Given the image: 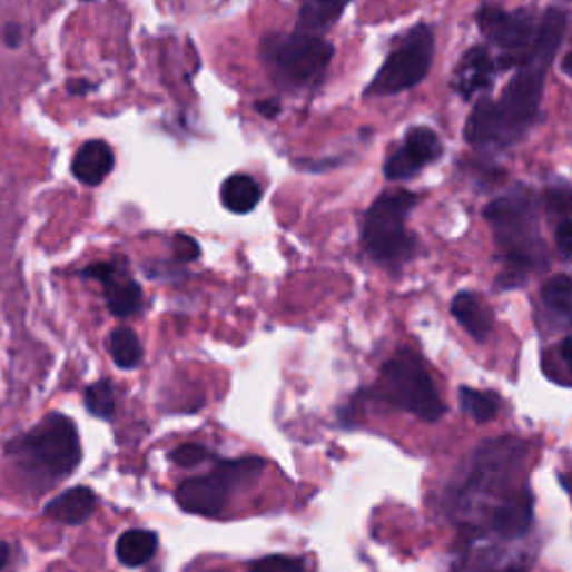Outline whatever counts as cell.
<instances>
[{
    "instance_id": "obj_1",
    "label": "cell",
    "mask_w": 572,
    "mask_h": 572,
    "mask_svg": "<svg viewBox=\"0 0 572 572\" xmlns=\"http://www.w3.org/2000/svg\"><path fill=\"white\" fill-rule=\"evenodd\" d=\"M19 472L41 490L70 476L81 463V443L75 421L63 414H48L28 434L6 447Z\"/></svg>"
},
{
    "instance_id": "obj_2",
    "label": "cell",
    "mask_w": 572,
    "mask_h": 572,
    "mask_svg": "<svg viewBox=\"0 0 572 572\" xmlns=\"http://www.w3.org/2000/svg\"><path fill=\"white\" fill-rule=\"evenodd\" d=\"M378 396L401 407L421 421H438L445 414V405L423 367L421 358L412 352L396 354L385 367L378 383Z\"/></svg>"
},
{
    "instance_id": "obj_3",
    "label": "cell",
    "mask_w": 572,
    "mask_h": 572,
    "mask_svg": "<svg viewBox=\"0 0 572 572\" xmlns=\"http://www.w3.org/2000/svg\"><path fill=\"white\" fill-rule=\"evenodd\" d=\"M262 57L277 81L309 86L325 75L334 48L312 34H277L262 43Z\"/></svg>"
},
{
    "instance_id": "obj_4",
    "label": "cell",
    "mask_w": 572,
    "mask_h": 572,
    "mask_svg": "<svg viewBox=\"0 0 572 572\" xmlns=\"http://www.w3.org/2000/svg\"><path fill=\"white\" fill-rule=\"evenodd\" d=\"M485 219L494 224L499 248L512 270H525L541 259L543 248L539 244L530 197L521 193L501 197L485 208Z\"/></svg>"
},
{
    "instance_id": "obj_5",
    "label": "cell",
    "mask_w": 572,
    "mask_h": 572,
    "mask_svg": "<svg viewBox=\"0 0 572 572\" xmlns=\"http://www.w3.org/2000/svg\"><path fill=\"white\" fill-rule=\"evenodd\" d=\"M264 470L262 458H237L219 463L210 474L184 481L177 487V503L181 510L201 516H219L228 503L230 492L255 481Z\"/></svg>"
},
{
    "instance_id": "obj_6",
    "label": "cell",
    "mask_w": 572,
    "mask_h": 572,
    "mask_svg": "<svg viewBox=\"0 0 572 572\" xmlns=\"http://www.w3.org/2000/svg\"><path fill=\"white\" fill-rule=\"evenodd\" d=\"M414 206L416 197L412 193H389L369 208L363 226V244L376 259L392 262L410 255L414 241L405 230V219Z\"/></svg>"
},
{
    "instance_id": "obj_7",
    "label": "cell",
    "mask_w": 572,
    "mask_h": 572,
    "mask_svg": "<svg viewBox=\"0 0 572 572\" xmlns=\"http://www.w3.org/2000/svg\"><path fill=\"white\" fill-rule=\"evenodd\" d=\"M434 37L425 26H416L403 43L387 57L385 66L367 88L369 97H387L421 83L430 70Z\"/></svg>"
},
{
    "instance_id": "obj_8",
    "label": "cell",
    "mask_w": 572,
    "mask_h": 572,
    "mask_svg": "<svg viewBox=\"0 0 572 572\" xmlns=\"http://www.w3.org/2000/svg\"><path fill=\"white\" fill-rule=\"evenodd\" d=\"M543 75L545 70L523 66V70L503 90V97L496 103L503 126V144L523 135L532 124L543 95Z\"/></svg>"
},
{
    "instance_id": "obj_9",
    "label": "cell",
    "mask_w": 572,
    "mask_h": 572,
    "mask_svg": "<svg viewBox=\"0 0 572 572\" xmlns=\"http://www.w3.org/2000/svg\"><path fill=\"white\" fill-rule=\"evenodd\" d=\"M525 458V445L514 438L487 441L474 454L472 476L467 479L465 492H499L505 487L510 476L519 470Z\"/></svg>"
},
{
    "instance_id": "obj_10",
    "label": "cell",
    "mask_w": 572,
    "mask_h": 572,
    "mask_svg": "<svg viewBox=\"0 0 572 572\" xmlns=\"http://www.w3.org/2000/svg\"><path fill=\"white\" fill-rule=\"evenodd\" d=\"M83 273L103 286L106 303L112 316L130 318L141 309L144 292L139 282L130 275L128 259L117 257L108 262H97L90 264Z\"/></svg>"
},
{
    "instance_id": "obj_11",
    "label": "cell",
    "mask_w": 572,
    "mask_h": 572,
    "mask_svg": "<svg viewBox=\"0 0 572 572\" xmlns=\"http://www.w3.org/2000/svg\"><path fill=\"white\" fill-rule=\"evenodd\" d=\"M476 21H479L481 32L492 43H496L501 50H507L512 57H516L523 63V59L527 55L523 50H530V46L536 37L534 21L527 12L507 14L499 8H483L479 12Z\"/></svg>"
},
{
    "instance_id": "obj_12",
    "label": "cell",
    "mask_w": 572,
    "mask_h": 572,
    "mask_svg": "<svg viewBox=\"0 0 572 572\" xmlns=\"http://www.w3.org/2000/svg\"><path fill=\"white\" fill-rule=\"evenodd\" d=\"M441 139L434 130L430 128H414L410 130L405 146L389 157L385 164V175L394 181L398 179H410L414 177L423 166L432 164L434 159L441 157Z\"/></svg>"
},
{
    "instance_id": "obj_13",
    "label": "cell",
    "mask_w": 572,
    "mask_h": 572,
    "mask_svg": "<svg viewBox=\"0 0 572 572\" xmlns=\"http://www.w3.org/2000/svg\"><path fill=\"white\" fill-rule=\"evenodd\" d=\"M490 525L501 536H523L532 523V496L525 487L510 492L499 505L492 510Z\"/></svg>"
},
{
    "instance_id": "obj_14",
    "label": "cell",
    "mask_w": 572,
    "mask_h": 572,
    "mask_svg": "<svg viewBox=\"0 0 572 572\" xmlns=\"http://www.w3.org/2000/svg\"><path fill=\"white\" fill-rule=\"evenodd\" d=\"M112 168L115 152L101 139L83 144L72 159V175L86 186H99L112 172Z\"/></svg>"
},
{
    "instance_id": "obj_15",
    "label": "cell",
    "mask_w": 572,
    "mask_h": 572,
    "mask_svg": "<svg viewBox=\"0 0 572 572\" xmlns=\"http://www.w3.org/2000/svg\"><path fill=\"white\" fill-rule=\"evenodd\" d=\"M492 72H494V63H492L487 50L472 48L470 52H465V57L461 59V63L454 72V86L461 97L472 99L474 95H479L481 90H485L490 86Z\"/></svg>"
},
{
    "instance_id": "obj_16",
    "label": "cell",
    "mask_w": 572,
    "mask_h": 572,
    "mask_svg": "<svg viewBox=\"0 0 572 572\" xmlns=\"http://www.w3.org/2000/svg\"><path fill=\"white\" fill-rule=\"evenodd\" d=\"M95 510H97L95 492L90 487H72L46 505V516L57 523L81 525L95 514Z\"/></svg>"
},
{
    "instance_id": "obj_17",
    "label": "cell",
    "mask_w": 572,
    "mask_h": 572,
    "mask_svg": "<svg viewBox=\"0 0 572 572\" xmlns=\"http://www.w3.org/2000/svg\"><path fill=\"white\" fill-rule=\"evenodd\" d=\"M563 28H565V17L559 10L545 12L541 26L536 28V37L523 59V66H534L539 70H548L554 52L559 50Z\"/></svg>"
},
{
    "instance_id": "obj_18",
    "label": "cell",
    "mask_w": 572,
    "mask_h": 572,
    "mask_svg": "<svg viewBox=\"0 0 572 572\" xmlns=\"http://www.w3.org/2000/svg\"><path fill=\"white\" fill-rule=\"evenodd\" d=\"M465 139L472 146H487L492 141H503V126H501V115L496 103L490 99H481L467 124H465Z\"/></svg>"
},
{
    "instance_id": "obj_19",
    "label": "cell",
    "mask_w": 572,
    "mask_h": 572,
    "mask_svg": "<svg viewBox=\"0 0 572 572\" xmlns=\"http://www.w3.org/2000/svg\"><path fill=\"white\" fill-rule=\"evenodd\" d=\"M452 316L476 341H485L492 332V316L476 294H461L452 303Z\"/></svg>"
},
{
    "instance_id": "obj_20",
    "label": "cell",
    "mask_w": 572,
    "mask_h": 572,
    "mask_svg": "<svg viewBox=\"0 0 572 572\" xmlns=\"http://www.w3.org/2000/svg\"><path fill=\"white\" fill-rule=\"evenodd\" d=\"M262 199L259 184L248 175H233L221 184V204L230 213H250Z\"/></svg>"
},
{
    "instance_id": "obj_21",
    "label": "cell",
    "mask_w": 572,
    "mask_h": 572,
    "mask_svg": "<svg viewBox=\"0 0 572 572\" xmlns=\"http://www.w3.org/2000/svg\"><path fill=\"white\" fill-rule=\"evenodd\" d=\"M157 534L150 530H128L117 541V556L124 565L137 568L152 559L157 552Z\"/></svg>"
},
{
    "instance_id": "obj_22",
    "label": "cell",
    "mask_w": 572,
    "mask_h": 572,
    "mask_svg": "<svg viewBox=\"0 0 572 572\" xmlns=\"http://www.w3.org/2000/svg\"><path fill=\"white\" fill-rule=\"evenodd\" d=\"M543 305L556 316L563 325H572V277L554 275L543 286Z\"/></svg>"
},
{
    "instance_id": "obj_23",
    "label": "cell",
    "mask_w": 572,
    "mask_h": 572,
    "mask_svg": "<svg viewBox=\"0 0 572 572\" xmlns=\"http://www.w3.org/2000/svg\"><path fill=\"white\" fill-rule=\"evenodd\" d=\"M108 349H110L112 361L121 369H135L141 363V358H144L141 343H139L137 334L132 329H128V327H119V329H115L110 334Z\"/></svg>"
},
{
    "instance_id": "obj_24",
    "label": "cell",
    "mask_w": 572,
    "mask_h": 572,
    "mask_svg": "<svg viewBox=\"0 0 572 572\" xmlns=\"http://www.w3.org/2000/svg\"><path fill=\"white\" fill-rule=\"evenodd\" d=\"M347 6V0H300V26L318 30L334 23Z\"/></svg>"
},
{
    "instance_id": "obj_25",
    "label": "cell",
    "mask_w": 572,
    "mask_h": 572,
    "mask_svg": "<svg viewBox=\"0 0 572 572\" xmlns=\"http://www.w3.org/2000/svg\"><path fill=\"white\" fill-rule=\"evenodd\" d=\"M461 405L476 423H487L499 412V398L494 394L476 392L470 387H461Z\"/></svg>"
},
{
    "instance_id": "obj_26",
    "label": "cell",
    "mask_w": 572,
    "mask_h": 572,
    "mask_svg": "<svg viewBox=\"0 0 572 572\" xmlns=\"http://www.w3.org/2000/svg\"><path fill=\"white\" fill-rule=\"evenodd\" d=\"M86 407L92 416L112 418L115 414V389L108 381H99L86 389Z\"/></svg>"
},
{
    "instance_id": "obj_27",
    "label": "cell",
    "mask_w": 572,
    "mask_h": 572,
    "mask_svg": "<svg viewBox=\"0 0 572 572\" xmlns=\"http://www.w3.org/2000/svg\"><path fill=\"white\" fill-rule=\"evenodd\" d=\"M248 572H307V568L300 559L273 554V556H266V559H259L257 563H253V568Z\"/></svg>"
},
{
    "instance_id": "obj_28",
    "label": "cell",
    "mask_w": 572,
    "mask_h": 572,
    "mask_svg": "<svg viewBox=\"0 0 572 572\" xmlns=\"http://www.w3.org/2000/svg\"><path fill=\"white\" fill-rule=\"evenodd\" d=\"M208 458H210V452L204 445H195V443L179 445L170 452V461L179 467H195Z\"/></svg>"
},
{
    "instance_id": "obj_29",
    "label": "cell",
    "mask_w": 572,
    "mask_h": 572,
    "mask_svg": "<svg viewBox=\"0 0 572 572\" xmlns=\"http://www.w3.org/2000/svg\"><path fill=\"white\" fill-rule=\"evenodd\" d=\"M545 208L559 221L572 219V195L568 190H548L545 193Z\"/></svg>"
},
{
    "instance_id": "obj_30",
    "label": "cell",
    "mask_w": 572,
    "mask_h": 572,
    "mask_svg": "<svg viewBox=\"0 0 572 572\" xmlns=\"http://www.w3.org/2000/svg\"><path fill=\"white\" fill-rule=\"evenodd\" d=\"M172 250H175V259H179V262H193L199 257V244L186 235L175 237Z\"/></svg>"
},
{
    "instance_id": "obj_31",
    "label": "cell",
    "mask_w": 572,
    "mask_h": 572,
    "mask_svg": "<svg viewBox=\"0 0 572 572\" xmlns=\"http://www.w3.org/2000/svg\"><path fill=\"white\" fill-rule=\"evenodd\" d=\"M556 248L559 253L572 262V219H563L556 226Z\"/></svg>"
},
{
    "instance_id": "obj_32",
    "label": "cell",
    "mask_w": 572,
    "mask_h": 572,
    "mask_svg": "<svg viewBox=\"0 0 572 572\" xmlns=\"http://www.w3.org/2000/svg\"><path fill=\"white\" fill-rule=\"evenodd\" d=\"M3 41L10 46V48H19L21 41H23V32H21V26H14L10 23L3 32Z\"/></svg>"
},
{
    "instance_id": "obj_33",
    "label": "cell",
    "mask_w": 572,
    "mask_h": 572,
    "mask_svg": "<svg viewBox=\"0 0 572 572\" xmlns=\"http://www.w3.org/2000/svg\"><path fill=\"white\" fill-rule=\"evenodd\" d=\"M257 110L264 115V117H268V119H273V117H277L279 115V103L275 101V99H268V101H262V103H257Z\"/></svg>"
},
{
    "instance_id": "obj_34",
    "label": "cell",
    "mask_w": 572,
    "mask_h": 572,
    "mask_svg": "<svg viewBox=\"0 0 572 572\" xmlns=\"http://www.w3.org/2000/svg\"><path fill=\"white\" fill-rule=\"evenodd\" d=\"M561 358L565 361L568 369L572 372V336H568V338L561 343Z\"/></svg>"
},
{
    "instance_id": "obj_35",
    "label": "cell",
    "mask_w": 572,
    "mask_h": 572,
    "mask_svg": "<svg viewBox=\"0 0 572 572\" xmlns=\"http://www.w3.org/2000/svg\"><path fill=\"white\" fill-rule=\"evenodd\" d=\"M10 561V545L6 541H0V570H3Z\"/></svg>"
},
{
    "instance_id": "obj_36",
    "label": "cell",
    "mask_w": 572,
    "mask_h": 572,
    "mask_svg": "<svg viewBox=\"0 0 572 572\" xmlns=\"http://www.w3.org/2000/svg\"><path fill=\"white\" fill-rule=\"evenodd\" d=\"M68 90H70L72 95H83L86 90H90V86H88V83H77V81H72V83L68 86Z\"/></svg>"
},
{
    "instance_id": "obj_37",
    "label": "cell",
    "mask_w": 572,
    "mask_h": 572,
    "mask_svg": "<svg viewBox=\"0 0 572 572\" xmlns=\"http://www.w3.org/2000/svg\"><path fill=\"white\" fill-rule=\"evenodd\" d=\"M561 70L568 75V77H572V52H568L565 57H563V63H561Z\"/></svg>"
},
{
    "instance_id": "obj_38",
    "label": "cell",
    "mask_w": 572,
    "mask_h": 572,
    "mask_svg": "<svg viewBox=\"0 0 572 572\" xmlns=\"http://www.w3.org/2000/svg\"><path fill=\"white\" fill-rule=\"evenodd\" d=\"M213 572H224V570H213Z\"/></svg>"
},
{
    "instance_id": "obj_39",
    "label": "cell",
    "mask_w": 572,
    "mask_h": 572,
    "mask_svg": "<svg viewBox=\"0 0 572 572\" xmlns=\"http://www.w3.org/2000/svg\"><path fill=\"white\" fill-rule=\"evenodd\" d=\"M86 3H90V0H86Z\"/></svg>"
}]
</instances>
